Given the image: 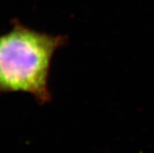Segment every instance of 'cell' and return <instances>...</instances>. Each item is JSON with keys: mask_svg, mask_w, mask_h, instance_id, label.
Returning <instances> with one entry per match:
<instances>
[{"mask_svg": "<svg viewBox=\"0 0 154 153\" xmlns=\"http://www.w3.org/2000/svg\"><path fill=\"white\" fill-rule=\"evenodd\" d=\"M66 41L65 36L40 32L14 20L11 30L0 35V94L28 93L41 105L51 101L52 60Z\"/></svg>", "mask_w": 154, "mask_h": 153, "instance_id": "6da1fadb", "label": "cell"}]
</instances>
